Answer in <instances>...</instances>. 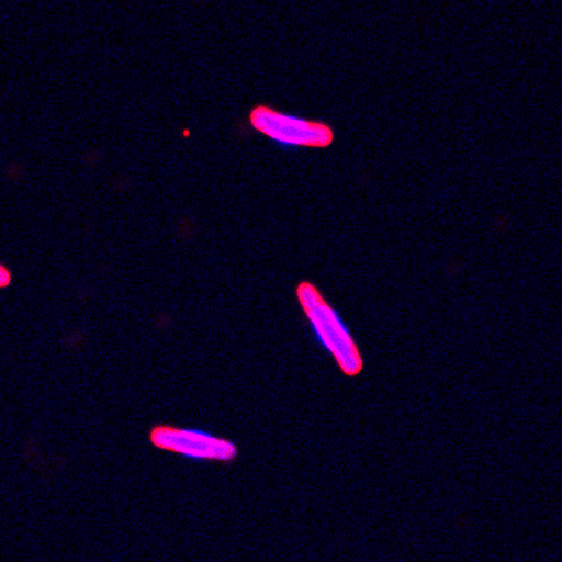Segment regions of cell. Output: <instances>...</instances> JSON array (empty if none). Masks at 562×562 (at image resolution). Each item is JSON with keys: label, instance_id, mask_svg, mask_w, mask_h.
Returning <instances> with one entry per match:
<instances>
[{"label": "cell", "instance_id": "3957f363", "mask_svg": "<svg viewBox=\"0 0 562 562\" xmlns=\"http://www.w3.org/2000/svg\"><path fill=\"white\" fill-rule=\"evenodd\" d=\"M150 441L158 449L188 457L193 460L220 461L229 463L238 454L237 448L228 440L215 438L207 431L178 429L172 426H159L150 434Z\"/></svg>", "mask_w": 562, "mask_h": 562}, {"label": "cell", "instance_id": "6da1fadb", "mask_svg": "<svg viewBox=\"0 0 562 562\" xmlns=\"http://www.w3.org/2000/svg\"><path fill=\"white\" fill-rule=\"evenodd\" d=\"M297 300L315 338L333 356L340 371L348 378L359 375L364 368L363 356L338 311L308 281L299 285Z\"/></svg>", "mask_w": 562, "mask_h": 562}, {"label": "cell", "instance_id": "277c9868", "mask_svg": "<svg viewBox=\"0 0 562 562\" xmlns=\"http://www.w3.org/2000/svg\"><path fill=\"white\" fill-rule=\"evenodd\" d=\"M10 280H12V276H10L9 270L7 268L0 269V285H2V288H7Z\"/></svg>", "mask_w": 562, "mask_h": 562}, {"label": "cell", "instance_id": "7a4b0ae2", "mask_svg": "<svg viewBox=\"0 0 562 562\" xmlns=\"http://www.w3.org/2000/svg\"><path fill=\"white\" fill-rule=\"evenodd\" d=\"M249 120L256 132L274 140L281 147L326 148L333 145L335 139L330 125L279 112L268 105L255 108Z\"/></svg>", "mask_w": 562, "mask_h": 562}]
</instances>
